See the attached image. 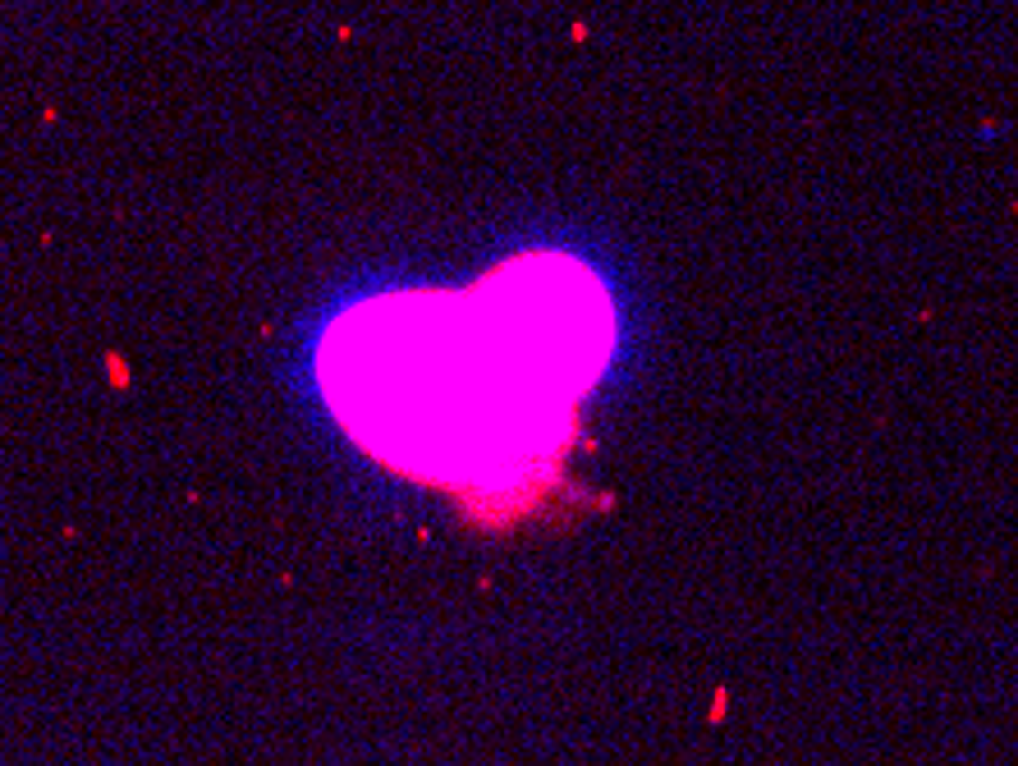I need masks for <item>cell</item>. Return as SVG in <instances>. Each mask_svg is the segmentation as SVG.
<instances>
[{"instance_id":"6da1fadb","label":"cell","mask_w":1018,"mask_h":766,"mask_svg":"<svg viewBox=\"0 0 1018 766\" xmlns=\"http://www.w3.org/2000/svg\"><path fill=\"white\" fill-rule=\"evenodd\" d=\"M615 299L578 257L523 253L473 290H390L317 349L335 423L381 464L464 496H514L573 441L615 363Z\"/></svg>"}]
</instances>
